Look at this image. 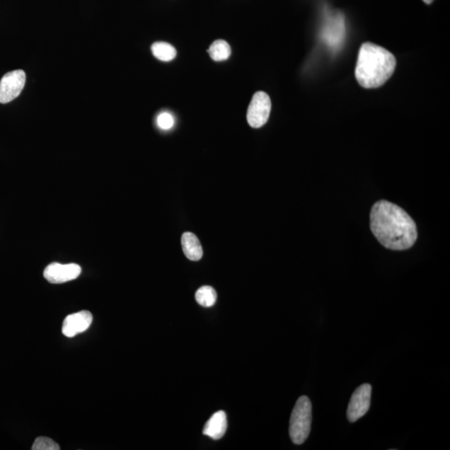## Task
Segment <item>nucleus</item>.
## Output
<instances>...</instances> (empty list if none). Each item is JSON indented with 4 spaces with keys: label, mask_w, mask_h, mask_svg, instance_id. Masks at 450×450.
<instances>
[{
    "label": "nucleus",
    "mask_w": 450,
    "mask_h": 450,
    "mask_svg": "<svg viewBox=\"0 0 450 450\" xmlns=\"http://www.w3.org/2000/svg\"><path fill=\"white\" fill-rule=\"evenodd\" d=\"M370 228L382 246L393 250H405L418 237L414 220L398 205L379 201L370 213Z\"/></svg>",
    "instance_id": "nucleus-1"
},
{
    "label": "nucleus",
    "mask_w": 450,
    "mask_h": 450,
    "mask_svg": "<svg viewBox=\"0 0 450 450\" xmlns=\"http://www.w3.org/2000/svg\"><path fill=\"white\" fill-rule=\"evenodd\" d=\"M396 67L395 56L381 46L364 43L360 47L355 77L365 88H379L391 79Z\"/></svg>",
    "instance_id": "nucleus-2"
},
{
    "label": "nucleus",
    "mask_w": 450,
    "mask_h": 450,
    "mask_svg": "<svg viewBox=\"0 0 450 450\" xmlns=\"http://www.w3.org/2000/svg\"><path fill=\"white\" fill-rule=\"evenodd\" d=\"M312 405L307 396L299 398L290 418L289 436L292 442L299 445L306 442L311 430Z\"/></svg>",
    "instance_id": "nucleus-3"
},
{
    "label": "nucleus",
    "mask_w": 450,
    "mask_h": 450,
    "mask_svg": "<svg viewBox=\"0 0 450 450\" xmlns=\"http://www.w3.org/2000/svg\"><path fill=\"white\" fill-rule=\"evenodd\" d=\"M346 35L345 21L343 13L337 12L328 15L321 31V39L333 51L340 49Z\"/></svg>",
    "instance_id": "nucleus-4"
},
{
    "label": "nucleus",
    "mask_w": 450,
    "mask_h": 450,
    "mask_svg": "<svg viewBox=\"0 0 450 450\" xmlns=\"http://www.w3.org/2000/svg\"><path fill=\"white\" fill-rule=\"evenodd\" d=\"M271 111L270 98L266 93L259 91L253 97L247 112L248 125L253 128H260L267 123Z\"/></svg>",
    "instance_id": "nucleus-5"
},
{
    "label": "nucleus",
    "mask_w": 450,
    "mask_h": 450,
    "mask_svg": "<svg viewBox=\"0 0 450 450\" xmlns=\"http://www.w3.org/2000/svg\"><path fill=\"white\" fill-rule=\"evenodd\" d=\"M372 386L369 383H364L356 388L350 398L347 418L354 423L367 414L371 402Z\"/></svg>",
    "instance_id": "nucleus-6"
},
{
    "label": "nucleus",
    "mask_w": 450,
    "mask_h": 450,
    "mask_svg": "<svg viewBox=\"0 0 450 450\" xmlns=\"http://www.w3.org/2000/svg\"><path fill=\"white\" fill-rule=\"evenodd\" d=\"M26 74L18 69L4 74L0 81V103L7 104L21 95L25 86Z\"/></svg>",
    "instance_id": "nucleus-7"
},
{
    "label": "nucleus",
    "mask_w": 450,
    "mask_h": 450,
    "mask_svg": "<svg viewBox=\"0 0 450 450\" xmlns=\"http://www.w3.org/2000/svg\"><path fill=\"white\" fill-rule=\"evenodd\" d=\"M81 274V267L76 264L61 265L53 262L46 267L45 278L51 284H63L77 279Z\"/></svg>",
    "instance_id": "nucleus-8"
},
{
    "label": "nucleus",
    "mask_w": 450,
    "mask_h": 450,
    "mask_svg": "<svg viewBox=\"0 0 450 450\" xmlns=\"http://www.w3.org/2000/svg\"><path fill=\"white\" fill-rule=\"evenodd\" d=\"M92 321L93 316L90 311H83L73 313L65 318L64 321L63 334L69 338L76 336L86 331L91 327Z\"/></svg>",
    "instance_id": "nucleus-9"
},
{
    "label": "nucleus",
    "mask_w": 450,
    "mask_h": 450,
    "mask_svg": "<svg viewBox=\"0 0 450 450\" xmlns=\"http://www.w3.org/2000/svg\"><path fill=\"white\" fill-rule=\"evenodd\" d=\"M226 414L224 411H218L205 424L203 434L213 439H219L223 437L225 432H226Z\"/></svg>",
    "instance_id": "nucleus-10"
},
{
    "label": "nucleus",
    "mask_w": 450,
    "mask_h": 450,
    "mask_svg": "<svg viewBox=\"0 0 450 450\" xmlns=\"http://www.w3.org/2000/svg\"><path fill=\"white\" fill-rule=\"evenodd\" d=\"M183 250L185 256L192 261H198L203 256V248L195 234L186 232L181 238Z\"/></svg>",
    "instance_id": "nucleus-11"
},
{
    "label": "nucleus",
    "mask_w": 450,
    "mask_h": 450,
    "mask_svg": "<svg viewBox=\"0 0 450 450\" xmlns=\"http://www.w3.org/2000/svg\"><path fill=\"white\" fill-rule=\"evenodd\" d=\"M154 57L163 62H168L176 57L177 51L175 47L165 42H156L151 47Z\"/></svg>",
    "instance_id": "nucleus-12"
},
{
    "label": "nucleus",
    "mask_w": 450,
    "mask_h": 450,
    "mask_svg": "<svg viewBox=\"0 0 450 450\" xmlns=\"http://www.w3.org/2000/svg\"><path fill=\"white\" fill-rule=\"evenodd\" d=\"M208 52L214 61H224L231 57V48L226 41L219 40L210 45Z\"/></svg>",
    "instance_id": "nucleus-13"
},
{
    "label": "nucleus",
    "mask_w": 450,
    "mask_h": 450,
    "mask_svg": "<svg viewBox=\"0 0 450 450\" xmlns=\"http://www.w3.org/2000/svg\"><path fill=\"white\" fill-rule=\"evenodd\" d=\"M197 303L203 307L213 306L217 299V294L210 286H203L195 294Z\"/></svg>",
    "instance_id": "nucleus-14"
},
{
    "label": "nucleus",
    "mask_w": 450,
    "mask_h": 450,
    "mask_svg": "<svg viewBox=\"0 0 450 450\" xmlns=\"http://www.w3.org/2000/svg\"><path fill=\"white\" fill-rule=\"evenodd\" d=\"M33 450H59L60 448L57 443L53 439L47 437H39L35 439L32 447Z\"/></svg>",
    "instance_id": "nucleus-15"
},
{
    "label": "nucleus",
    "mask_w": 450,
    "mask_h": 450,
    "mask_svg": "<svg viewBox=\"0 0 450 450\" xmlns=\"http://www.w3.org/2000/svg\"><path fill=\"white\" fill-rule=\"evenodd\" d=\"M157 124L161 129L168 130L175 125V120L170 112H163L158 116Z\"/></svg>",
    "instance_id": "nucleus-16"
},
{
    "label": "nucleus",
    "mask_w": 450,
    "mask_h": 450,
    "mask_svg": "<svg viewBox=\"0 0 450 450\" xmlns=\"http://www.w3.org/2000/svg\"><path fill=\"white\" fill-rule=\"evenodd\" d=\"M433 1H434V0H424V2H425V4H431V3H432Z\"/></svg>",
    "instance_id": "nucleus-17"
}]
</instances>
